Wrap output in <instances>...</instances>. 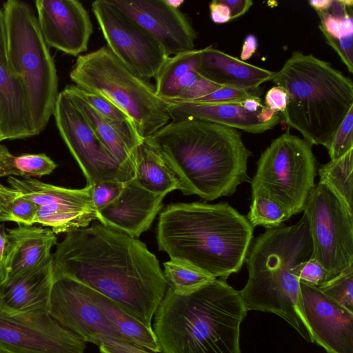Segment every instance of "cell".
Wrapping results in <instances>:
<instances>
[{"instance_id": "1", "label": "cell", "mask_w": 353, "mask_h": 353, "mask_svg": "<svg viewBox=\"0 0 353 353\" xmlns=\"http://www.w3.org/2000/svg\"><path fill=\"white\" fill-rule=\"evenodd\" d=\"M52 264L54 278L67 277L99 292L152 327L168 285L157 258L138 239L94 223L67 232Z\"/></svg>"}, {"instance_id": "2", "label": "cell", "mask_w": 353, "mask_h": 353, "mask_svg": "<svg viewBox=\"0 0 353 353\" xmlns=\"http://www.w3.org/2000/svg\"><path fill=\"white\" fill-rule=\"evenodd\" d=\"M144 140L162 156L185 195L213 201L250 180L252 152L234 128L200 120L170 121Z\"/></svg>"}, {"instance_id": "3", "label": "cell", "mask_w": 353, "mask_h": 353, "mask_svg": "<svg viewBox=\"0 0 353 353\" xmlns=\"http://www.w3.org/2000/svg\"><path fill=\"white\" fill-rule=\"evenodd\" d=\"M253 232L246 216L227 203H176L161 212L157 241L170 259L225 280L242 268Z\"/></svg>"}, {"instance_id": "4", "label": "cell", "mask_w": 353, "mask_h": 353, "mask_svg": "<svg viewBox=\"0 0 353 353\" xmlns=\"http://www.w3.org/2000/svg\"><path fill=\"white\" fill-rule=\"evenodd\" d=\"M247 312L239 292L215 279L185 294L167 288L152 329L162 353H241Z\"/></svg>"}, {"instance_id": "5", "label": "cell", "mask_w": 353, "mask_h": 353, "mask_svg": "<svg viewBox=\"0 0 353 353\" xmlns=\"http://www.w3.org/2000/svg\"><path fill=\"white\" fill-rule=\"evenodd\" d=\"M312 254L304 213L292 225L266 229L251 243L245 260L248 280L239 291L248 311L278 315L310 343L313 339L303 312L300 281L292 270Z\"/></svg>"}, {"instance_id": "6", "label": "cell", "mask_w": 353, "mask_h": 353, "mask_svg": "<svg viewBox=\"0 0 353 353\" xmlns=\"http://www.w3.org/2000/svg\"><path fill=\"white\" fill-rule=\"evenodd\" d=\"M288 97L283 118L312 145L328 148L353 106V83L312 54L294 52L272 79Z\"/></svg>"}, {"instance_id": "7", "label": "cell", "mask_w": 353, "mask_h": 353, "mask_svg": "<svg viewBox=\"0 0 353 353\" xmlns=\"http://www.w3.org/2000/svg\"><path fill=\"white\" fill-rule=\"evenodd\" d=\"M6 30V63L25 90L37 134L46 128L59 94L54 59L37 16L24 1L3 5Z\"/></svg>"}, {"instance_id": "8", "label": "cell", "mask_w": 353, "mask_h": 353, "mask_svg": "<svg viewBox=\"0 0 353 353\" xmlns=\"http://www.w3.org/2000/svg\"><path fill=\"white\" fill-rule=\"evenodd\" d=\"M70 78L123 111L143 139L171 121L168 103L157 94L154 85L130 72L107 46L78 56Z\"/></svg>"}, {"instance_id": "9", "label": "cell", "mask_w": 353, "mask_h": 353, "mask_svg": "<svg viewBox=\"0 0 353 353\" xmlns=\"http://www.w3.org/2000/svg\"><path fill=\"white\" fill-rule=\"evenodd\" d=\"M316 159L312 145L286 132L261 153L251 180L252 198L263 196L281 205L292 216L303 212L315 187Z\"/></svg>"}, {"instance_id": "10", "label": "cell", "mask_w": 353, "mask_h": 353, "mask_svg": "<svg viewBox=\"0 0 353 353\" xmlns=\"http://www.w3.org/2000/svg\"><path fill=\"white\" fill-rule=\"evenodd\" d=\"M303 212L312 242L311 258L326 270L327 281L353 267V211L329 186L319 182Z\"/></svg>"}, {"instance_id": "11", "label": "cell", "mask_w": 353, "mask_h": 353, "mask_svg": "<svg viewBox=\"0 0 353 353\" xmlns=\"http://www.w3.org/2000/svg\"><path fill=\"white\" fill-rule=\"evenodd\" d=\"M91 6L111 52L139 78L155 79L170 57L161 45L111 0H97Z\"/></svg>"}, {"instance_id": "12", "label": "cell", "mask_w": 353, "mask_h": 353, "mask_svg": "<svg viewBox=\"0 0 353 353\" xmlns=\"http://www.w3.org/2000/svg\"><path fill=\"white\" fill-rule=\"evenodd\" d=\"M52 116L63 141L85 177L87 185L103 181L125 183L132 179L63 90L58 94Z\"/></svg>"}, {"instance_id": "13", "label": "cell", "mask_w": 353, "mask_h": 353, "mask_svg": "<svg viewBox=\"0 0 353 353\" xmlns=\"http://www.w3.org/2000/svg\"><path fill=\"white\" fill-rule=\"evenodd\" d=\"M7 182L37 205L35 223L50 227L54 234L86 228L97 220L91 186L70 189L34 178L8 176Z\"/></svg>"}, {"instance_id": "14", "label": "cell", "mask_w": 353, "mask_h": 353, "mask_svg": "<svg viewBox=\"0 0 353 353\" xmlns=\"http://www.w3.org/2000/svg\"><path fill=\"white\" fill-rule=\"evenodd\" d=\"M86 342L48 311L9 313L0 303V350L5 353H84Z\"/></svg>"}, {"instance_id": "15", "label": "cell", "mask_w": 353, "mask_h": 353, "mask_svg": "<svg viewBox=\"0 0 353 353\" xmlns=\"http://www.w3.org/2000/svg\"><path fill=\"white\" fill-rule=\"evenodd\" d=\"M48 312L86 343L95 344L103 334L125 341L90 299L85 285L69 278H54Z\"/></svg>"}, {"instance_id": "16", "label": "cell", "mask_w": 353, "mask_h": 353, "mask_svg": "<svg viewBox=\"0 0 353 353\" xmlns=\"http://www.w3.org/2000/svg\"><path fill=\"white\" fill-rule=\"evenodd\" d=\"M146 30L168 56L194 50L196 32L188 17L166 0H111Z\"/></svg>"}, {"instance_id": "17", "label": "cell", "mask_w": 353, "mask_h": 353, "mask_svg": "<svg viewBox=\"0 0 353 353\" xmlns=\"http://www.w3.org/2000/svg\"><path fill=\"white\" fill-rule=\"evenodd\" d=\"M37 21L49 47L72 56L88 50L93 32L90 14L77 0H37Z\"/></svg>"}, {"instance_id": "18", "label": "cell", "mask_w": 353, "mask_h": 353, "mask_svg": "<svg viewBox=\"0 0 353 353\" xmlns=\"http://www.w3.org/2000/svg\"><path fill=\"white\" fill-rule=\"evenodd\" d=\"M300 290L313 343L327 353H353V312L316 286L300 282Z\"/></svg>"}, {"instance_id": "19", "label": "cell", "mask_w": 353, "mask_h": 353, "mask_svg": "<svg viewBox=\"0 0 353 353\" xmlns=\"http://www.w3.org/2000/svg\"><path fill=\"white\" fill-rule=\"evenodd\" d=\"M165 196L144 189L132 179L125 183L115 200L97 210V220L137 239L150 228L163 208Z\"/></svg>"}, {"instance_id": "20", "label": "cell", "mask_w": 353, "mask_h": 353, "mask_svg": "<svg viewBox=\"0 0 353 353\" xmlns=\"http://www.w3.org/2000/svg\"><path fill=\"white\" fill-rule=\"evenodd\" d=\"M171 121L200 120L252 134L272 129L280 121L278 113L264 105L256 112L245 110L239 103H214L194 101L168 103Z\"/></svg>"}, {"instance_id": "21", "label": "cell", "mask_w": 353, "mask_h": 353, "mask_svg": "<svg viewBox=\"0 0 353 353\" xmlns=\"http://www.w3.org/2000/svg\"><path fill=\"white\" fill-rule=\"evenodd\" d=\"M8 246L4 281L34 272L52 260L51 250L57 244L56 234L43 226L18 225L7 230Z\"/></svg>"}, {"instance_id": "22", "label": "cell", "mask_w": 353, "mask_h": 353, "mask_svg": "<svg viewBox=\"0 0 353 353\" xmlns=\"http://www.w3.org/2000/svg\"><path fill=\"white\" fill-rule=\"evenodd\" d=\"M83 112L100 140L121 167L134 177L135 155L143 141L131 121L109 119L94 110L75 90L74 84L63 90Z\"/></svg>"}, {"instance_id": "23", "label": "cell", "mask_w": 353, "mask_h": 353, "mask_svg": "<svg viewBox=\"0 0 353 353\" xmlns=\"http://www.w3.org/2000/svg\"><path fill=\"white\" fill-rule=\"evenodd\" d=\"M198 74L221 87L255 90L275 72L243 61L212 46L202 48Z\"/></svg>"}, {"instance_id": "24", "label": "cell", "mask_w": 353, "mask_h": 353, "mask_svg": "<svg viewBox=\"0 0 353 353\" xmlns=\"http://www.w3.org/2000/svg\"><path fill=\"white\" fill-rule=\"evenodd\" d=\"M52 261L34 272L0 284L1 307L9 313L48 311L54 282Z\"/></svg>"}, {"instance_id": "25", "label": "cell", "mask_w": 353, "mask_h": 353, "mask_svg": "<svg viewBox=\"0 0 353 353\" xmlns=\"http://www.w3.org/2000/svg\"><path fill=\"white\" fill-rule=\"evenodd\" d=\"M0 121L3 141L37 135L23 87L1 57Z\"/></svg>"}, {"instance_id": "26", "label": "cell", "mask_w": 353, "mask_h": 353, "mask_svg": "<svg viewBox=\"0 0 353 353\" xmlns=\"http://www.w3.org/2000/svg\"><path fill=\"white\" fill-rule=\"evenodd\" d=\"M352 6V0H332L327 9L316 12L320 30L350 73H353Z\"/></svg>"}, {"instance_id": "27", "label": "cell", "mask_w": 353, "mask_h": 353, "mask_svg": "<svg viewBox=\"0 0 353 353\" xmlns=\"http://www.w3.org/2000/svg\"><path fill=\"white\" fill-rule=\"evenodd\" d=\"M85 287L90 299L125 341L152 352H161L160 346L152 327L146 326L114 301Z\"/></svg>"}, {"instance_id": "28", "label": "cell", "mask_w": 353, "mask_h": 353, "mask_svg": "<svg viewBox=\"0 0 353 353\" xmlns=\"http://www.w3.org/2000/svg\"><path fill=\"white\" fill-rule=\"evenodd\" d=\"M201 51L194 49L168 58L155 78V91L161 99L168 103L176 101L199 79Z\"/></svg>"}, {"instance_id": "29", "label": "cell", "mask_w": 353, "mask_h": 353, "mask_svg": "<svg viewBox=\"0 0 353 353\" xmlns=\"http://www.w3.org/2000/svg\"><path fill=\"white\" fill-rule=\"evenodd\" d=\"M134 179L142 188L156 194L166 195L181 188L160 153L144 139L137 149Z\"/></svg>"}, {"instance_id": "30", "label": "cell", "mask_w": 353, "mask_h": 353, "mask_svg": "<svg viewBox=\"0 0 353 353\" xmlns=\"http://www.w3.org/2000/svg\"><path fill=\"white\" fill-rule=\"evenodd\" d=\"M57 167L55 162L44 153L14 155L0 143V178L41 177L50 174Z\"/></svg>"}, {"instance_id": "31", "label": "cell", "mask_w": 353, "mask_h": 353, "mask_svg": "<svg viewBox=\"0 0 353 353\" xmlns=\"http://www.w3.org/2000/svg\"><path fill=\"white\" fill-rule=\"evenodd\" d=\"M353 149L318 169L320 183L329 186L353 211Z\"/></svg>"}, {"instance_id": "32", "label": "cell", "mask_w": 353, "mask_h": 353, "mask_svg": "<svg viewBox=\"0 0 353 353\" xmlns=\"http://www.w3.org/2000/svg\"><path fill=\"white\" fill-rule=\"evenodd\" d=\"M163 266L167 285L179 294L190 293L216 279L182 259H170L163 263Z\"/></svg>"}, {"instance_id": "33", "label": "cell", "mask_w": 353, "mask_h": 353, "mask_svg": "<svg viewBox=\"0 0 353 353\" xmlns=\"http://www.w3.org/2000/svg\"><path fill=\"white\" fill-rule=\"evenodd\" d=\"M37 205L17 190L0 182V222L35 224Z\"/></svg>"}, {"instance_id": "34", "label": "cell", "mask_w": 353, "mask_h": 353, "mask_svg": "<svg viewBox=\"0 0 353 353\" xmlns=\"http://www.w3.org/2000/svg\"><path fill=\"white\" fill-rule=\"evenodd\" d=\"M290 217L281 205L263 196L252 198L250 210L246 216L253 228L263 226L266 229L280 226Z\"/></svg>"}, {"instance_id": "35", "label": "cell", "mask_w": 353, "mask_h": 353, "mask_svg": "<svg viewBox=\"0 0 353 353\" xmlns=\"http://www.w3.org/2000/svg\"><path fill=\"white\" fill-rule=\"evenodd\" d=\"M317 288L328 298L353 312V267Z\"/></svg>"}, {"instance_id": "36", "label": "cell", "mask_w": 353, "mask_h": 353, "mask_svg": "<svg viewBox=\"0 0 353 353\" xmlns=\"http://www.w3.org/2000/svg\"><path fill=\"white\" fill-rule=\"evenodd\" d=\"M327 149L330 160L339 159L353 149V106L349 110Z\"/></svg>"}, {"instance_id": "37", "label": "cell", "mask_w": 353, "mask_h": 353, "mask_svg": "<svg viewBox=\"0 0 353 353\" xmlns=\"http://www.w3.org/2000/svg\"><path fill=\"white\" fill-rule=\"evenodd\" d=\"M76 92L97 112L102 116L118 121H128L131 119L119 108L105 97L81 90L74 84Z\"/></svg>"}, {"instance_id": "38", "label": "cell", "mask_w": 353, "mask_h": 353, "mask_svg": "<svg viewBox=\"0 0 353 353\" xmlns=\"http://www.w3.org/2000/svg\"><path fill=\"white\" fill-rule=\"evenodd\" d=\"M259 97L250 90L234 87H220L194 102L239 103L249 99Z\"/></svg>"}, {"instance_id": "39", "label": "cell", "mask_w": 353, "mask_h": 353, "mask_svg": "<svg viewBox=\"0 0 353 353\" xmlns=\"http://www.w3.org/2000/svg\"><path fill=\"white\" fill-rule=\"evenodd\" d=\"M292 272L300 282L319 287L327 281V273L316 259H310L297 265Z\"/></svg>"}, {"instance_id": "40", "label": "cell", "mask_w": 353, "mask_h": 353, "mask_svg": "<svg viewBox=\"0 0 353 353\" xmlns=\"http://www.w3.org/2000/svg\"><path fill=\"white\" fill-rule=\"evenodd\" d=\"M125 183L103 181L91 185V193L97 211L115 200L122 192Z\"/></svg>"}, {"instance_id": "41", "label": "cell", "mask_w": 353, "mask_h": 353, "mask_svg": "<svg viewBox=\"0 0 353 353\" xmlns=\"http://www.w3.org/2000/svg\"><path fill=\"white\" fill-rule=\"evenodd\" d=\"M95 345L99 347L101 353H155L106 334L101 335L97 339Z\"/></svg>"}, {"instance_id": "42", "label": "cell", "mask_w": 353, "mask_h": 353, "mask_svg": "<svg viewBox=\"0 0 353 353\" xmlns=\"http://www.w3.org/2000/svg\"><path fill=\"white\" fill-rule=\"evenodd\" d=\"M220 87L221 86L200 77L191 87L179 96L176 101H193L210 94Z\"/></svg>"}, {"instance_id": "43", "label": "cell", "mask_w": 353, "mask_h": 353, "mask_svg": "<svg viewBox=\"0 0 353 353\" xmlns=\"http://www.w3.org/2000/svg\"><path fill=\"white\" fill-rule=\"evenodd\" d=\"M288 101L287 93L280 87L271 88L265 97V106L276 113L283 112Z\"/></svg>"}, {"instance_id": "44", "label": "cell", "mask_w": 353, "mask_h": 353, "mask_svg": "<svg viewBox=\"0 0 353 353\" xmlns=\"http://www.w3.org/2000/svg\"><path fill=\"white\" fill-rule=\"evenodd\" d=\"M209 8L211 19L215 23H224L230 21V10L221 0L212 1Z\"/></svg>"}, {"instance_id": "45", "label": "cell", "mask_w": 353, "mask_h": 353, "mask_svg": "<svg viewBox=\"0 0 353 353\" xmlns=\"http://www.w3.org/2000/svg\"><path fill=\"white\" fill-rule=\"evenodd\" d=\"M230 10V20L244 14L253 5L251 0H221Z\"/></svg>"}, {"instance_id": "46", "label": "cell", "mask_w": 353, "mask_h": 353, "mask_svg": "<svg viewBox=\"0 0 353 353\" xmlns=\"http://www.w3.org/2000/svg\"><path fill=\"white\" fill-rule=\"evenodd\" d=\"M257 46L256 37L252 34H248L245 37L241 48V60L244 61L250 59L256 51Z\"/></svg>"}, {"instance_id": "47", "label": "cell", "mask_w": 353, "mask_h": 353, "mask_svg": "<svg viewBox=\"0 0 353 353\" xmlns=\"http://www.w3.org/2000/svg\"><path fill=\"white\" fill-rule=\"evenodd\" d=\"M8 241L3 225H0V272L5 276L4 263L6 258Z\"/></svg>"}, {"instance_id": "48", "label": "cell", "mask_w": 353, "mask_h": 353, "mask_svg": "<svg viewBox=\"0 0 353 353\" xmlns=\"http://www.w3.org/2000/svg\"><path fill=\"white\" fill-rule=\"evenodd\" d=\"M6 30L3 12L0 10V57L6 62Z\"/></svg>"}, {"instance_id": "49", "label": "cell", "mask_w": 353, "mask_h": 353, "mask_svg": "<svg viewBox=\"0 0 353 353\" xmlns=\"http://www.w3.org/2000/svg\"><path fill=\"white\" fill-rule=\"evenodd\" d=\"M240 104L245 110L250 112H256L264 106L261 103L260 97L247 99L241 102Z\"/></svg>"}, {"instance_id": "50", "label": "cell", "mask_w": 353, "mask_h": 353, "mask_svg": "<svg viewBox=\"0 0 353 353\" xmlns=\"http://www.w3.org/2000/svg\"><path fill=\"white\" fill-rule=\"evenodd\" d=\"M332 0H312L308 3L311 7H312L316 12L323 11L329 8Z\"/></svg>"}, {"instance_id": "51", "label": "cell", "mask_w": 353, "mask_h": 353, "mask_svg": "<svg viewBox=\"0 0 353 353\" xmlns=\"http://www.w3.org/2000/svg\"><path fill=\"white\" fill-rule=\"evenodd\" d=\"M167 2L172 7L175 8H179L181 6L182 3H184L183 1L181 0H175V1H171V0H166Z\"/></svg>"}, {"instance_id": "52", "label": "cell", "mask_w": 353, "mask_h": 353, "mask_svg": "<svg viewBox=\"0 0 353 353\" xmlns=\"http://www.w3.org/2000/svg\"><path fill=\"white\" fill-rule=\"evenodd\" d=\"M5 280V276L0 272V284H1Z\"/></svg>"}, {"instance_id": "53", "label": "cell", "mask_w": 353, "mask_h": 353, "mask_svg": "<svg viewBox=\"0 0 353 353\" xmlns=\"http://www.w3.org/2000/svg\"><path fill=\"white\" fill-rule=\"evenodd\" d=\"M2 136H1V121H0V142L2 141Z\"/></svg>"}, {"instance_id": "54", "label": "cell", "mask_w": 353, "mask_h": 353, "mask_svg": "<svg viewBox=\"0 0 353 353\" xmlns=\"http://www.w3.org/2000/svg\"><path fill=\"white\" fill-rule=\"evenodd\" d=\"M0 353H5V352H2V351H1V350H0Z\"/></svg>"}]
</instances>
